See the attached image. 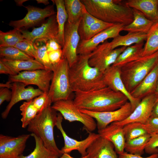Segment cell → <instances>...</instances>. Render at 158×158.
<instances>
[{
  "label": "cell",
  "mask_w": 158,
  "mask_h": 158,
  "mask_svg": "<svg viewBox=\"0 0 158 158\" xmlns=\"http://www.w3.org/2000/svg\"><path fill=\"white\" fill-rule=\"evenodd\" d=\"M74 93L73 100L76 106L79 109L93 112L115 110L128 101L124 94L107 87L92 91Z\"/></svg>",
  "instance_id": "obj_1"
},
{
  "label": "cell",
  "mask_w": 158,
  "mask_h": 158,
  "mask_svg": "<svg viewBox=\"0 0 158 158\" xmlns=\"http://www.w3.org/2000/svg\"><path fill=\"white\" fill-rule=\"evenodd\" d=\"M87 11L98 20L125 26L133 20L132 8L120 0H81Z\"/></svg>",
  "instance_id": "obj_2"
},
{
  "label": "cell",
  "mask_w": 158,
  "mask_h": 158,
  "mask_svg": "<svg viewBox=\"0 0 158 158\" xmlns=\"http://www.w3.org/2000/svg\"><path fill=\"white\" fill-rule=\"evenodd\" d=\"M90 54L78 55L70 67L69 76L73 92H88L107 87L103 80V72L89 63Z\"/></svg>",
  "instance_id": "obj_3"
},
{
  "label": "cell",
  "mask_w": 158,
  "mask_h": 158,
  "mask_svg": "<svg viewBox=\"0 0 158 158\" xmlns=\"http://www.w3.org/2000/svg\"><path fill=\"white\" fill-rule=\"evenodd\" d=\"M57 116L56 111L51 106L48 107L38 113L30 121L27 130L40 138L47 148L61 156L63 153L57 146L54 134Z\"/></svg>",
  "instance_id": "obj_4"
},
{
  "label": "cell",
  "mask_w": 158,
  "mask_h": 158,
  "mask_svg": "<svg viewBox=\"0 0 158 158\" xmlns=\"http://www.w3.org/2000/svg\"><path fill=\"white\" fill-rule=\"evenodd\" d=\"M158 62V51L150 55L142 56L120 67L121 79L130 93Z\"/></svg>",
  "instance_id": "obj_5"
},
{
  "label": "cell",
  "mask_w": 158,
  "mask_h": 158,
  "mask_svg": "<svg viewBox=\"0 0 158 158\" xmlns=\"http://www.w3.org/2000/svg\"><path fill=\"white\" fill-rule=\"evenodd\" d=\"M69 68L67 61L63 58L58 63L53 66V76L48 93L52 103L70 98L73 91L70 81Z\"/></svg>",
  "instance_id": "obj_6"
},
{
  "label": "cell",
  "mask_w": 158,
  "mask_h": 158,
  "mask_svg": "<svg viewBox=\"0 0 158 158\" xmlns=\"http://www.w3.org/2000/svg\"><path fill=\"white\" fill-rule=\"evenodd\" d=\"M52 108L59 112L63 117L70 122H79L83 125L84 128L88 132H91L97 128L94 118L80 111L70 98L62 100L53 103Z\"/></svg>",
  "instance_id": "obj_7"
},
{
  "label": "cell",
  "mask_w": 158,
  "mask_h": 158,
  "mask_svg": "<svg viewBox=\"0 0 158 158\" xmlns=\"http://www.w3.org/2000/svg\"><path fill=\"white\" fill-rule=\"evenodd\" d=\"M121 47L113 49L107 40L99 45L90 54L89 64L103 72L114 63L119 55L127 47Z\"/></svg>",
  "instance_id": "obj_8"
},
{
  "label": "cell",
  "mask_w": 158,
  "mask_h": 158,
  "mask_svg": "<svg viewBox=\"0 0 158 158\" xmlns=\"http://www.w3.org/2000/svg\"><path fill=\"white\" fill-rule=\"evenodd\" d=\"M53 74L52 71L45 69L24 71L14 75H9L8 82H20L26 86L35 85L43 92L48 93Z\"/></svg>",
  "instance_id": "obj_9"
},
{
  "label": "cell",
  "mask_w": 158,
  "mask_h": 158,
  "mask_svg": "<svg viewBox=\"0 0 158 158\" xmlns=\"http://www.w3.org/2000/svg\"><path fill=\"white\" fill-rule=\"evenodd\" d=\"M20 31L25 39L36 44H45L51 40H57L58 29L56 15L50 17L41 26L34 28L31 31Z\"/></svg>",
  "instance_id": "obj_10"
},
{
  "label": "cell",
  "mask_w": 158,
  "mask_h": 158,
  "mask_svg": "<svg viewBox=\"0 0 158 158\" xmlns=\"http://www.w3.org/2000/svg\"><path fill=\"white\" fill-rule=\"evenodd\" d=\"M63 117L60 113L57 114L56 126L60 131L63 138L64 145L61 150L63 153H69L74 150H77L84 157L87 154V150L92 143L100 137L98 134L92 132H89L85 139L79 141L69 136L63 129L62 123Z\"/></svg>",
  "instance_id": "obj_11"
},
{
  "label": "cell",
  "mask_w": 158,
  "mask_h": 158,
  "mask_svg": "<svg viewBox=\"0 0 158 158\" xmlns=\"http://www.w3.org/2000/svg\"><path fill=\"white\" fill-rule=\"evenodd\" d=\"M81 20L73 23L66 22L65 25L62 58L67 60L70 67L76 61L78 56L77 50L80 40L78 29Z\"/></svg>",
  "instance_id": "obj_12"
},
{
  "label": "cell",
  "mask_w": 158,
  "mask_h": 158,
  "mask_svg": "<svg viewBox=\"0 0 158 158\" xmlns=\"http://www.w3.org/2000/svg\"><path fill=\"white\" fill-rule=\"evenodd\" d=\"M80 110L96 120L98 130L105 128L113 122L123 121L133 111L131 105L128 101L119 109L112 111L96 112L82 109H80Z\"/></svg>",
  "instance_id": "obj_13"
},
{
  "label": "cell",
  "mask_w": 158,
  "mask_h": 158,
  "mask_svg": "<svg viewBox=\"0 0 158 158\" xmlns=\"http://www.w3.org/2000/svg\"><path fill=\"white\" fill-rule=\"evenodd\" d=\"M27 13L23 19L16 20H11L9 25L14 28L21 30L27 28L38 24L47 17L55 14L53 5L48 6L42 8L30 5L24 6Z\"/></svg>",
  "instance_id": "obj_14"
},
{
  "label": "cell",
  "mask_w": 158,
  "mask_h": 158,
  "mask_svg": "<svg viewBox=\"0 0 158 158\" xmlns=\"http://www.w3.org/2000/svg\"><path fill=\"white\" fill-rule=\"evenodd\" d=\"M125 26L123 24H114L88 40H80L77 49V54H90L100 43L120 35Z\"/></svg>",
  "instance_id": "obj_15"
},
{
  "label": "cell",
  "mask_w": 158,
  "mask_h": 158,
  "mask_svg": "<svg viewBox=\"0 0 158 158\" xmlns=\"http://www.w3.org/2000/svg\"><path fill=\"white\" fill-rule=\"evenodd\" d=\"M158 98V94L156 92L144 97L141 99L127 118L123 121L114 122L123 127L131 123H145L151 116L154 106Z\"/></svg>",
  "instance_id": "obj_16"
},
{
  "label": "cell",
  "mask_w": 158,
  "mask_h": 158,
  "mask_svg": "<svg viewBox=\"0 0 158 158\" xmlns=\"http://www.w3.org/2000/svg\"><path fill=\"white\" fill-rule=\"evenodd\" d=\"M30 136V134H26L13 137L1 134L0 158H18L23 154Z\"/></svg>",
  "instance_id": "obj_17"
},
{
  "label": "cell",
  "mask_w": 158,
  "mask_h": 158,
  "mask_svg": "<svg viewBox=\"0 0 158 158\" xmlns=\"http://www.w3.org/2000/svg\"><path fill=\"white\" fill-rule=\"evenodd\" d=\"M26 86L20 82L10 83L9 88L11 90L12 96L10 101L1 114L3 119L7 117L12 107L17 103L22 100L28 101L33 99L43 92L38 88H35L30 86L26 87Z\"/></svg>",
  "instance_id": "obj_18"
},
{
  "label": "cell",
  "mask_w": 158,
  "mask_h": 158,
  "mask_svg": "<svg viewBox=\"0 0 158 158\" xmlns=\"http://www.w3.org/2000/svg\"><path fill=\"white\" fill-rule=\"evenodd\" d=\"M103 80L107 87L125 95L131 105L133 111L134 109L141 100L133 97L126 90L121 77L119 67L112 65L107 68L103 72Z\"/></svg>",
  "instance_id": "obj_19"
},
{
  "label": "cell",
  "mask_w": 158,
  "mask_h": 158,
  "mask_svg": "<svg viewBox=\"0 0 158 158\" xmlns=\"http://www.w3.org/2000/svg\"><path fill=\"white\" fill-rule=\"evenodd\" d=\"M123 127L114 122L98 131L100 137L113 144L116 152L119 155L124 152L126 140Z\"/></svg>",
  "instance_id": "obj_20"
},
{
  "label": "cell",
  "mask_w": 158,
  "mask_h": 158,
  "mask_svg": "<svg viewBox=\"0 0 158 158\" xmlns=\"http://www.w3.org/2000/svg\"><path fill=\"white\" fill-rule=\"evenodd\" d=\"M158 76V62L142 81L130 92L140 100L155 92Z\"/></svg>",
  "instance_id": "obj_21"
},
{
  "label": "cell",
  "mask_w": 158,
  "mask_h": 158,
  "mask_svg": "<svg viewBox=\"0 0 158 158\" xmlns=\"http://www.w3.org/2000/svg\"><path fill=\"white\" fill-rule=\"evenodd\" d=\"M89 158H118L113 144L100 136L87 150Z\"/></svg>",
  "instance_id": "obj_22"
},
{
  "label": "cell",
  "mask_w": 158,
  "mask_h": 158,
  "mask_svg": "<svg viewBox=\"0 0 158 158\" xmlns=\"http://www.w3.org/2000/svg\"><path fill=\"white\" fill-rule=\"evenodd\" d=\"M125 3L129 7L140 11L148 19L158 21V0H128Z\"/></svg>",
  "instance_id": "obj_23"
},
{
  "label": "cell",
  "mask_w": 158,
  "mask_h": 158,
  "mask_svg": "<svg viewBox=\"0 0 158 158\" xmlns=\"http://www.w3.org/2000/svg\"><path fill=\"white\" fill-rule=\"evenodd\" d=\"M133 15V22L126 25L123 30L128 33H143L147 34L155 22L147 18L140 11L132 8Z\"/></svg>",
  "instance_id": "obj_24"
},
{
  "label": "cell",
  "mask_w": 158,
  "mask_h": 158,
  "mask_svg": "<svg viewBox=\"0 0 158 158\" xmlns=\"http://www.w3.org/2000/svg\"><path fill=\"white\" fill-rule=\"evenodd\" d=\"M0 60L8 67L15 75L24 71L45 69L41 63L34 59L27 60H11L0 59Z\"/></svg>",
  "instance_id": "obj_25"
},
{
  "label": "cell",
  "mask_w": 158,
  "mask_h": 158,
  "mask_svg": "<svg viewBox=\"0 0 158 158\" xmlns=\"http://www.w3.org/2000/svg\"><path fill=\"white\" fill-rule=\"evenodd\" d=\"M144 42L127 47L117 58L112 65L120 67L142 56Z\"/></svg>",
  "instance_id": "obj_26"
},
{
  "label": "cell",
  "mask_w": 158,
  "mask_h": 158,
  "mask_svg": "<svg viewBox=\"0 0 158 158\" xmlns=\"http://www.w3.org/2000/svg\"><path fill=\"white\" fill-rule=\"evenodd\" d=\"M147 36V34L143 33H128L124 35H119L110 42L112 48L115 49L119 47H128L144 42L146 40Z\"/></svg>",
  "instance_id": "obj_27"
},
{
  "label": "cell",
  "mask_w": 158,
  "mask_h": 158,
  "mask_svg": "<svg viewBox=\"0 0 158 158\" xmlns=\"http://www.w3.org/2000/svg\"><path fill=\"white\" fill-rule=\"evenodd\" d=\"M56 8V18L58 25V32L57 37V42L62 46L64 43V35L65 24L68 19L64 0H53Z\"/></svg>",
  "instance_id": "obj_28"
},
{
  "label": "cell",
  "mask_w": 158,
  "mask_h": 158,
  "mask_svg": "<svg viewBox=\"0 0 158 158\" xmlns=\"http://www.w3.org/2000/svg\"><path fill=\"white\" fill-rule=\"evenodd\" d=\"M64 4L68 15L67 22L75 23L82 18L85 6L80 0H64Z\"/></svg>",
  "instance_id": "obj_29"
},
{
  "label": "cell",
  "mask_w": 158,
  "mask_h": 158,
  "mask_svg": "<svg viewBox=\"0 0 158 158\" xmlns=\"http://www.w3.org/2000/svg\"><path fill=\"white\" fill-rule=\"evenodd\" d=\"M30 135L35 141V146L34 150L28 155L24 156L22 154L18 158H59L61 157L56 153L47 148L40 138L32 133Z\"/></svg>",
  "instance_id": "obj_30"
},
{
  "label": "cell",
  "mask_w": 158,
  "mask_h": 158,
  "mask_svg": "<svg viewBox=\"0 0 158 158\" xmlns=\"http://www.w3.org/2000/svg\"><path fill=\"white\" fill-rule=\"evenodd\" d=\"M158 51V21L154 23L148 32L142 56L150 55Z\"/></svg>",
  "instance_id": "obj_31"
},
{
  "label": "cell",
  "mask_w": 158,
  "mask_h": 158,
  "mask_svg": "<svg viewBox=\"0 0 158 158\" xmlns=\"http://www.w3.org/2000/svg\"><path fill=\"white\" fill-rule=\"evenodd\" d=\"M151 135L148 134L132 139L126 141L125 146L126 152L133 154L141 156Z\"/></svg>",
  "instance_id": "obj_32"
},
{
  "label": "cell",
  "mask_w": 158,
  "mask_h": 158,
  "mask_svg": "<svg viewBox=\"0 0 158 158\" xmlns=\"http://www.w3.org/2000/svg\"><path fill=\"white\" fill-rule=\"evenodd\" d=\"M24 39L20 30L14 28L6 32L0 31V47H14Z\"/></svg>",
  "instance_id": "obj_33"
},
{
  "label": "cell",
  "mask_w": 158,
  "mask_h": 158,
  "mask_svg": "<svg viewBox=\"0 0 158 158\" xmlns=\"http://www.w3.org/2000/svg\"><path fill=\"white\" fill-rule=\"evenodd\" d=\"M33 99L24 102L20 107L22 116V127L23 128L28 127L30 121L38 113L34 105Z\"/></svg>",
  "instance_id": "obj_34"
},
{
  "label": "cell",
  "mask_w": 158,
  "mask_h": 158,
  "mask_svg": "<svg viewBox=\"0 0 158 158\" xmlns=\"http://www.w3.org/2000/svg\"><path fill=\"white\" fill-rule=\"evenodd\" d=\"M0 59L11 60H27L34 59L14 47H0Z\"/></svg>",
  "instance_id": "obj_35"
},
{
  "label": "cell",
  "mask_w": 158,
  "mask_h": 158,
  "mask_svg": "<svg viewBox=\"0 0 158 158\" xmlns=\"http://www.w3.org/2000/svg\"><path fill=\"white\" fill-rule=\"evenodd\" d=\"M123 128L126 141L148 134L143 124L140 123H129L124 125Z\"/></svg>",
  "instance_id": "obj_36"
},
{
  "label": "cell",
  "mask_w": 158,
  "mask_h": 158,
  "mask_svg": "<svg viewBox=\"0 0 158 158\" xmlns=\"http://www.w3.org/2000/svg\"><path fill=\"white\" fill-rule=\"evenodd\" d=\"M114 24L99 20L85 30L80 35V40H88Z\"/></svg>",
  "instance_id": "obj_37"
},
{
  "label": "cell",
  "mask_w": 158,
  "mask_h": 158,
  "mask_svg": "<svg viewBox=\"0 0 158 158\" xmlns=\"http://www.w3.org/2000/svg\"><path fill=\"white\" fill-rule=\"evenodd\" d=\"M37 45V47L35 60L41 63L45 69L52 71L53 66L50 62L45 44Z\"/></svg>",
  "instance_id": "obj_38"
},
{
  "label": "cell",
  "mask_w": 158,
  "mask_h": 158,
  "mask_svg": "<svg viewBox=\"0 0 158 158\" xmlns=\"http://www.w3.org/2000/svg\"><path fill=\"white\" fill-rule=\"evenodd\" d=\"M37 45L25 39L17 44L14 47L35 59L36 58Z\"/></svg>",
  "instance_id": "obj_39"
},
{
  "label": "cell",
  "mask_w": 158,
  "mask_h": 158,
  "mask_svg": "<svg viewBox=\"0 0 158 158\" xmlns=\"http://www.w3.org/2000/svg\"><path fill=\"white\" fill-rule=\"evenodd\" d=\"M99 20L88 13L85 8L78 27V31L79 35Z\"/></svg>",
  "instance_id": "obj_40"
},
{
  "label": "cell",
  "mask_w": 158,
  "mask_h": 158,
  "mask_svg": "<svg viewBox=\"0 0 158 158\" xmlns=\"http://www.w3.org/2000/svg\"><path fill=\"white\" fill-rule=\"evenodd\" d=\"M34 105L38 113L41 112L45 109L51 106L52 104L49 99L48 92H43L40 95L33 99Z\"/></svg>",
  "instance_id": "obj_41"
},
{
  "label": "cell",
  "mask_w": 158,
  "mask_h": 158,
  "mask_svg": "<svg viewBox=\"0 0 158 158\" xmlns=\"http://www.w3.org/2000/svg\"><path fill=\"white\" fill-rule=\"evenodd\" d=\"M144 127L150 135L158 134V117L151 116L145 124Z\"/></svg>",
  "instance_id": "obj_42"
},
{
  "label": "cell",
  "mask_w": 158,
  "mask_h": 158,
  "mask_svg": "<svg viewBox=\"0 0 158 158\" xmlns=\"http://www.w3.org/2000/svg\"><path fill=\"white\" fill-rule=\"evenodd\" d=\"M145 151L146 153L151 155L158 154V134L151 135Z\"/></svg>",
  "instance_id": "obj_43"
},
{
  "label": "cell",
  "mask_w": 158,
  "mask_h": 158,
  "mask_svg": "<svg viewBox=\"0 0 158 158\" xmlns=\"http://www.w3.org/2000/svg\"><path fill=\"white\" fill-rule=\"evenodd\" d=\"M48 53V56L51 63L52 66L58 63L62 58V51L60 49Z\"/></svg>",
  "instance_id": "obj_44"
},
{
  "label": "cell",
  "mask_w": 158,
  "mask_h": 158,
  "mask_svg": "<svg viewBox=\"0 0 158 158\" xmlns=\"http://www.w3.org/2000/svg\"><path fill=\"white\" fill-rule=\"evenodd\" d=\"M12 96L11 91L7 87H1L0 89V105L5 101H10Z\"/></svg>",
  "instance_id": "obj_45"
},
{
  "label": "cell",
  "mask_w": 158,
  "mask_h": 158,
  "mask_svg": "<svg viewBox=\"0 0 158 158\" xmlns=\"http://www.w3.org/2000/svg\"><path fill=\"white\" fill-rule=\"evenodd\" d=\"M48 52L62 49V46L55 40L48 41L45 44Z\"/></svg>",
  "instance_id": "obj_46"
},
{
  "label": "cell",
  "mask_w": 158,
  "mask_h": 158,
  "mask_svg": "<svg viewBox=\"0 0 158 158\" xmlns=\"http://www.w3.org/2000/svg\"><path fill=\"white\" fill-rule=\"evenodd\" d=\"M118 158H158V154H154L150 155L146 157H143L141 156L133 154L124 152L119 155Z\"/></svg>",
  "instance_id": "obj_47"
},
{
  "label": "cell",
  "mask_w": 158,
  "mask_h": 158,
  "mask_svg": "<svg viewBox=\"0 0 158 158\" xmlns=\"http://www.w3.org/2000/svg\"><path fill=\"white\" fill-rule=\"evenodd\" d=\"M0 73L9 74V75H15L12 71L0 60Z\"/></svg>",
  "instance_id": "obj_48"
},
{
  "label": "cell",
  "mask_w": 158,
  "mask_h": 158,
  "mask_svg": "<svg viewBox=\"0 0 158 158\" xmlns=\"http://www.w3.org/2000/svg\"><path fill=\"white\" fill-rule=\"evenodd\" d=\"M151 116L158 117V98L154 106Z\"/></svg>",
  "instance_id": "obj_49"
},
{
  "label": "cell",
  "mask_w": 158,
  "mask_h": 158,
  "mask_svg": "<svg viewBox=\"0 0 158 158\" xmlns=\"http://www.w3.org/2000/svg\"><path fill=\"white\" fill-rule=\"evenodd\" d=\"M59 158H75L71 156L69 153H63ZM79 158H89L88 154L84 157H81Z\"/></svg>",
  "instance_id": "obj_50"
},
{
  "label": "cell",
  "mask_w": 158,
  "mask_h": 158,
  "mask_svg": "<svg viewBox=\"0 0 158 158\" xmlns=\"http://www.w3.org/2000/svg\"><path fill=\"white\" fill-rule=\"evenodd\" d=\"M28 1V0H15L14 1L17 6H24L23 5V3Z\"/></svg>",
  "instance_id": "obj_51"
},
{
  "label": "cell",
  "mask_w": 158,
  "mask_h": 158,
  "mask_svg": "<svg viewBox=\"0 0 158 158\" xmlns=\"http://www.w3.org/2000/svg\"><path fill=\"white\" fill-rule=\"evenodd\" d=\"M37 4H42L45 5H47L49 4V2L48 0H36Z\"/></svg>",
  "instance_id": "obj_52"
},
{
  "label": "cell",
  "mask_w": 158,
  "mask_h": 158,
  "mask_svg": "<svg viewBox=\"0 0 158 158\" xmlns=\"http://www.w3.org/2000/svg\"><path fill=\"white\" fill-rule=\"evenodd\" d=\"M155 92L156 93L158 94V77H157V87H156V90L155 91Z\"/></svg>",
  "instance_id": "obj_53"
},
{
  "label": "cell",
  "mask_w": 158,
  "mask_h": 158,
  "mask_svg": "<svg viewBox=\"0 0 158 158\" xmlns=\"http://www.w3.org/2000/svg\"><path fill=\"white\" fill-rule=\"evenodd\" d=\"M157 7H158V6H157Z\"/></svg>",
  "instance_id": "obj_54"
}]
</instances>
